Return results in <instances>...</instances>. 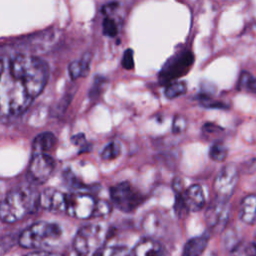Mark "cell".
I'll return each instance as SVG.
<instances>
[{
  "instance_id": "6da1fadb",
  "label": "cell",
  "mask_w": 256,
  "mask_h": 256,
  "mask_svg": "<svg viewBox=\"0 0 256 256\" xmlns=\"http://www.w3.org/2000/svg\"><path fill=\"white\" fill-rule=\"evenodd\" d=\"M47 63L24 53L0 55V118H13L25 112L45 88Z\"/></svg>"
},
{
  "instance_id": "7a4b0ae2",
  "label": "cell",
  "mask_w": 256,
  "mask_h": 256,
  "mask_svg": "<svg viewBox=\"0 0 256 256\" xmlns=\"http://www.w3.org/2000/svg\"><path fill=\"white\" fill-rule=\"evenodd\" d=\"M40 193L32 186H20L11 190L0 202V219L14 223L30 215L39 206Z\"/></svg>"
},
{
  "instance_id": "3957f363",
  "label": "cell",
  "mask_w": 256,
  "mask_h": 256,
  "mask_svg": "<svg viewBox=\"0 0 256 256\" xmlns=\"http://www.w3.org/2000/svg\"><path fill=\"white\" fill-rule=\"evenodd\" d=\"M61 235L62 229L58 224L39 221L22 231L19 236V244L28 249H41L55 244Z\"/></svg>"
},
{
  "instance_id": "277c9868",
  "label": "cell",
  "mask_w": 256,
  "mask_h": 256,
  "mask_svg": "<svg viewBox=\"0 0 256 256\" xmlns=\"http://www.w3.org/2000/svg\"><path fill=\"white\" fill-rule=\"evenodd\" d=\"M108 238V228L103 224H89L78 230L73 248L79 256H91L101 249Z\"/></svg>"
},
{
  "instance_id": "5b68a950",
  "label": "cell",
  "mask_w": 256,
  "mask_h": 256,
  "mask_svg": "<svg viewBox=\"0 0 256 256\" xmlns=\"http://www.w3.org/2000/svg\"><path fill=\"white\" fill-rule=\"evenodd\" d=\"M110 197L113 204L123 212H132L135 210L143 198L139 191H137L128 182H122L110 189Z\"/></svg>"
},
{
  "instance_id": "8992f818",
  "label": "cell",
  "mask_w": 256,
  "mask_h": 256,
  "mask_svg": "<svg viewBox=\"0 0 256 256\" xmlns=\"http://www.w3.org/2000/svg\"><path fill=\"white\" fill-rule=\"evenodd\" d=\"M96 200L84 192L67 194L65 212L77 219H89L94 216Z\"/></svg>"
},
{
  "instance_id": "52a82bcc",
  "label": "cell",
  "mask_w": 256,
  "mask_h": 256,
  "mask_svg": "<svg viewBox=\"0 0 256 256\" xmlns=\"http://www.w3.org/2000/svg\"><path fill=\"white\" fill-rule=\"evenodd\" d=\"M238 182V169L231 163L223 167V169L218 173L214 180L213 191L215 193V198L218 200L226 201L232 196L236 185Z\"/></svg>"
},
{
  "instance_id": "ba28073f",
  "label": "cell",
  "mask_w": 256,
  "mask_h": 256,
  "mask_svg": "<svg viewBox=\"0 0 256 256\" xmlns=\"http://www.w3.org/2000/svg\"><path fill=\"white\" fill-rule=\"evenodd\" d=\"M55 169V161L49 154H33L31 157L27 177L34 184L45 183Z\"/></svg>"
},
{
  "instance_id": "9c48e42d",
  "label": "cell",
  "mask_w": 256,
  "mask_h": 256,
  "mask_svg": "<svg viewBox=\"0 0 256 256\" xmlns=\"http://www.w3.org/2000/svg\"><path fill=\"white\" fill-rule=\"evenodd\" d=\"M194 61L192 52L186 51L180 55L171 58L168 63L163 67L160 73L161 83H170L171 80H175L185 75Z\"/></svg>"
},
{
  "instance_id": "30bf717a",
  "label": "cell",
  "mask_w": 256,
  "mask_h": 256,
  "mask_svg": "<svg viewBox=\"0 0 256 256\" xmlns=\"http://www.w3.org/2000/svg\"><path fill=\"white\" fill-rule=\"evenodd\" d=\"M228 202L214 199L205 212V221L208 228L214 233L221 232L228 221Z\"/></svg>"
},
{
  "instance_id": "8fae6325",
  "label": "cell",
  "mask_w": 256,
  "mask_h": 256,
  "mask_svg": "<svg viewBox=\"0 0 256 256\" xmlns=\"http://www.w3.org/2000/svg\"><path fill=\"white\" fill-rule=\"evenodd\" d=\"M67 194L54 188H47L39 197V206L52 212H65Z\"/></svg>"
},
{
  "instance_id": "7c38bea8",
  "label": "cell",
  "mask_w": 256,
  "mask_h": 256,
  "mask_svg": "<svg viewBox=\"0 0 256 256\" xmlns=\"http://www.w3.org/2000/svg\"><path fill=\"white\" fill-rule=\"evenodd\" d=\"M182 198L188 212H196L203 208L205 196L202 187L199 184H193L182 192Z\"/></svg>"
},
{
  "instance_id": "4fadbf2b",
  "label": "cell",
  "mask_w": 256,
  "mask_h": 256,
  "mask_svg": "<svg viewBox=\"0 0 256 256\" xmlns=\"http://www.w3.org/2000/svg\"><path fill=\"white\" fill-rule=\"evenodd\" d=\"M132 256H166L162 246L153 239L146 238L139 241L133 250Z\"/></svg>"
},
{
  "instance_id": "5bb4252c",
  "label": "cell",
  "mask_w": 256,
  "mask_h": 256,
  "mask_svg": "<svg viewBox=\"0 0 256 256\" xmlns=\"http://www.w3.org/2000/svg\"><path fill=\"white\" fill-rule=\"evenodd\" d=\"M57 143L55 135L51 132H43L38 134L32 142L33 154H48L52 151Z\"/></svg>"
},
{
  "instance_id": "9a60e30c",
  "label": "cell",
  "mask_w": 256,
  "mask_h": 256,
  "mask_svg": "<svg viewBox=\"0 0 256 256\" xmlns=\"http://www.w3.org/2000/svg\"><path fill=\"white\" fill-rule=\"evenodd\" d=\"M239 218L249 225L256 223V195H248L243 198L240 204Z\"/></svg>"
},
{
  "instance_id": "2e32d148",
  "label": "cell",
  "mask_w": 256,
  "mask_h": 256,
  "mask_svg": "<svg viewBox=\"0 0 256 256\" xmlns=\"http://www.w3.org/2000/svg\"><path fill=\"white\" fill-rule=\"evenodd\" d=\"M209 237L201 235L188 240L184 246L182 256H200L208 244Z\"/></svg>"
},
{
  "instance_id": "e0dca14e",
  "label": "cell",
  "mask_w": 256,
  "mask_h": 256,
  "mask_svg": "<svg viewBox=\"0 0 256 256\" xmlns=\"http://www.w3.org/2000/svg\"><path fill=\"white\" fill-rule=\"evenodd\" d=\"M91 62V55L89 53L84 54L80 60L73 61L70 63L68 71L72 79H77L79 77H84L88 74Z\"/></svg>"
},
{
  "instance_id": "ac0fdd59",
  "label": "cell",
  "mask_w": 256,
  "mask_h": 256,
  "mask_svg": "<svg viewBox=\"0 0 256 256\" xmlns=\"http://www.w3.org/2000/svg\"><path fill=\"white\" fill-rule=\"evenodd\" d=\"M186 91H187V86H186L185 82L174 81V82H170L167 85V87L165 89V95L167 98L173 99L180 95L185 94Z\"/></svg>"
},
{
  "instance_id": "d6986e66",
  "label": "cell",
  "mask_w": 256,
  "mask_h": 256,
  "mask_svg": "<svg viewBox=\"0 0 256 256\" xmlns=\"http://www.w3.org/2000/svg\"><path fill=\"white\" fill-rule=\"evenodd\" d=\"M209 157L214 161L221 162L227 157V148L220 142L214 143L209 149Z\"/></svg>"
},
{
  "instance_id": "ffe728a7",
  "label": "cell",
  "mask_w": 256,
  "mask_h": 256,
  "mask_svg": "<svg viewBox=\"0 0 256 256\" xmlns=\"http://www.w3.org/2000/svg\"><path fill=\"white\" fill-rule=\"evenodd\" d=\"M121 152V147L117 142L109 143L101 152V158L103 160H112L119 156Z\"/></svg>"
},
{
  "instance_id": "44dd1931",
  "label": "cell",
  "mask_w": 256,
  "mask_h": 256,
  "mask_svg": "<svg viewBox=\"0 0 256 256\" xmlns=\"http://www.w3.org/2000/svg\"><path fill=\"white\" fill-rule=\"evenodd\" d=\"M111 205L107 201L99 200L96 202V207L93 217H107L111 213Z\"/></svg>"
},
{
  "instance_id": "7402d4cb",
  "label": "cell",
  "mask_w": 256,
  "mask_h": 256,
  "mask_svg": "<svg viewBox=\"0 0 256 256\" xmlns=\"http://www.w3.org/2000/svg\"><path fill=\"white\" fill-rule=\"evenodd\" d=\"M103 34L109 37H114L117 35V25L115 23V21L110 18V17H106L103 20Z\"/></svg>"
},
{
  "instance_id": "603a6c76",
  "label": "cell",
  "mask_w": 256,
  "mask_h": 256,
  "mask_svg": "<svg viewBox=\"0 0 256 256\" xmlns=\"http://www.w3.org/2000/svg\"><path fill=\"white\" fill-rule=\"evenodd\" d=\"M174 211L176 215L179 218H183L187 215L188 210L184 204L183 198H182V192H178L176 194V200H175V205H174Z\"/></svg>"
},
{
  "instance_id": "cb8c5ba5",
  "label": "cell",
  "mask_w": 256,
  "mask_h": 256,
  "mask_svg": "<svg viewBox=\"0 0 256 256\" xmlns=\"http://www.w3.org/2000/svg\"><path fill=\"white\" fill-rule=\"evenodd\" d=\"M187 126V120L184 116L182 115H177L173 119L172 123V132L174 134H180L182 133Z\"/></svg>"
},
{
  "instance_id": "d4e9b609",
  "label": "cell",
  "mask_w": 256,
  "mask_h": 256,
  "mask_svg": "<svg viewBox=\"0 0 256 256\" xmlns=\"http://www.w3.org/2000/svg\"><path fill=\"white\" fill-rule=\"evenodd\" d=\"M122 66L127 70H131L133 68L134 59H133V50L132 49L125 50L123 57H122Z\"/></svg>"
},
{
  "instance_id": "484cf974",
  "label": "cell",
  "mask_w": 256,
  "mask_h": 256,
  "mask_svg": "<svg viewBox=\"0 0 256 256\" xmlns=\"http://www.w3.org/2000/svg\"><path fill=\"white\" fill-rule=\"evenodd\" d=\"M109 256H132L126 247H112Z\"/></svg>"
},
{
  "instance_id": "4316f807",
  "label": "cell",
  "mask_w": 256,
  "mask_h": 256,
  "mask_svg": "<svg viewBox=\"0 0 256 256\" xmlns=\"http://www.w3.org/2000/svg\"><path fill=\"white\" fill-rule=\"evenodd\" d=\"M231 256H247L246 251H245V246L242 244H237L232 252H231Z\"/></svg>"
},
{
  "instance_id": "83f0119b",
  "label": "cell",
  "mask_w": 256,
  "mask_h": 256,
  "mask_svg": "<svg viewBox=\"0 0 256 256\" xmlns=\"http://www.w3.org/2000/svg\"><path fill=\"white\" fill-rule=\"evenodd\" d=\"M245 251L247 256H256V244L250 243L249 245L245 246Z\"/></svg>"
},
{
  "instance_id": "f1b7e54d",
  "label": "cell",
  "mask_w": 256,
  "mask_h": 256,
  "mask_svg": "<svg viewBox=\"0 0 256 256\" xmlns=\"http://www.w3.org/2000/svg\"><path fill=\"white\" fill-rule=\"evenodd\" d=\"M25 256H57V255L50 252H45V251H35V252L28 253Z\"/></svg>"
},
{
  "instance_id": "f546056e",
  "label": "cell",
  "mask_w": 256,
  "mask_h": 256,
  "mask_svg": "<svg viewBox=\"0 0 256 256\" xmlns=\"http://www.w3.org/2000/svg\"><path fill=\"white\" fill-rule=\"evenodd\" d=\"M247 89L256 93V78H253V77L251 78V80L247 85Z\"/></svg>"
}]
</instances>
